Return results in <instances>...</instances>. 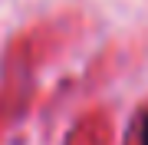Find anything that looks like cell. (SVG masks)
Masks as SVG:
<instances>
[{
    "label": "cell",
    "instance_id": "obj_1",
    "mask_svg": "<svg viewBox=\"0 0 148 145\" xmlns=\"http://www.w3.org/2000/svg\"><path fill=\"white\" fill-rule=\"evenodd\" d=\"M138 145H148V112L142 115V125H138Z\"/></svg>",
    "mask_w": 148,
    "mask_h": 145
}]
</instances>
